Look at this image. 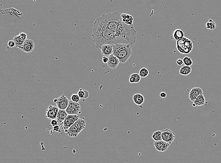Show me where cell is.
Listing matches in <instances>:
<instances>
[{
    "label": "cell",
    "instance_id": "cell-1",
    "mask_svg": "<svg viewBox=\"0 0 221 163\" xmlns=\"http://www.w3.org/2000/svg\"><path fill=\"white\" fill-rule=\"evenodd\" d=\"M95 21L114 32L121 37L126 44L133 45L136 41V31L134 26H129L123 21L121 14L115 12L105 14L97 18Z\"/></svg>",
    "mask_w": 221,
    "mask_h": 163
},
{
    "label": "cell",
    "instance_id": "cell-2",
    "mask_svg": "<svg viewBox=\"0 0 221 163\" xmlns=\"http://www.w3.org/2000/svg\"><path fill=\"white\" fill-rule=\"evenodd\" d=\"M92 36L93 42L95 43L97 49H100L102 45L104 44H126L125 42L115 34L114 32L100 24L96 21H95L94 24Z\"/></svg>",
    "mask_w": 221,
    "mask_h": 163
},
{
    "label": "cell",
    "instance_id": "cell-3",
    "mask_svg": "<svg viewBox=\"0 0 221 163\" xmlns=\"http://www.w3.org/2000/svg\"><path fill=\"white\" fill-rule=\"evenodd\" d=\"M133 45L117 44L113 45V54L119 60L120 63H125L133 54Z\"/></svg>",
    "mask_w": 221,
    "mask_h": 163
},
{
    "label": "cell",
    "instance_id": "cell-4",
    "mask_svg": "<svg viewBox=\"0 0 221 163\" xmlns=\"http://www.w3.org/2000/svg\"><path fill=\"white\" fill-rule=\"evenodd\" d=\"M177 48L181 53L187 54L192 50V42L189 39L184 37L182 39L177 41Z\"/></svg>",
    "mask_w": 221,
    "mask_h": 163
},
{
    "label": "cell",
    "instance_id": "cell-5",
    "mask_svg": "<svg viewBox=\"0 0 221 163\" xmlns=\"http://www.w3.org/2000/svg\"><path fill=\"white\" fill-rule=\"evenodd\" d=\"M66 111L68 115H76L81 114V112L80 104L78 102H74L71 100L69 101V104L66 109Z\"/></svg>",
    "mask_w": 221,
    "mask_h": 163
},
{
    "label": "cell",
    "instance_id": "cell-6",
    "mask_svg": "<svg viewBox=\"0 0 221 163\" xmlns=\"http://www.w3.org/2000/svg\"><path fill=\"white\" fill-rule=\"evenodd\" d=\"M79 119V116L78 115H68L64 122H63V129L66 133L68 129H69L72 125L75 124V123Z\"/></svg>",
    "mask_w": 221,
    "mask_h": 163
},
{
    "label": "cell",
    "instance_id": "cell-7",
    "mask_svg": "<svg viewBox=\"0 0 221 163\" xmlns=\"http://www.w3.org/2000/svg\"><path fill=\"white\" fill-rule=\"evenodd\" d=\"M162 139L164 141L171 145L175 139V133L169 129H165L162 131Z\"/></svg>",
    "mask_w": 221,
    "mask_h": 163
},
{
    "label": "cell",
    "instance_id": "cell-8",
    "mask_svg": "<svg viewBox=\"0 0 221 163\" xmlns=\"http://www.w3.org/2000/svg\"><path fill=\"white\" fill-rule=\"evenodd\" d=\"M35 47L34 41L32 40L27 39L19 49L25 53H31L34 52Z\"/></svg>",
    "mask_w": 221,
    "mask_h": 163
},
{
    "label": "cell",
    "instance_id": "cell-9",
    "mask_svg": "<svg viewBox=\"0 0 221 163\" xmlns=\"http://www.w3.org/2000/svg\"><path fill=\"white\" fill-rule=\"evenodd\" d=\"M58 110L59 109L57 107L50 105L46 110V117L49 119H56Z\"/></svg>",
    "mask_w": 221,
    "mask_h": 163
},
{
    "label": "cell",
    "instance_id": "cell-10",
    "mask_svg": "<svg viewBox=\"0 0 221 163\" xmlns=\"http://www.w3.org/2000/svg\"><path fill=\"white\" fill-rule=\"evenodd\" d=\"M69 100L68 99L65 95H62L57 99V107L59 109L66 110L68 107L69 104Z\"/></svg>",
    "mask_w": 221,
    "mask_h": 163
},
{
    "label": "cell",
    "instance_id": "cell-11",
    "mask_svg": "<svg viewBox=\"0 0 221 163\" xmlns=\"http://www.w3.org/2000/svg\"><path fill=\"white\" fill-rule=\"evenodd\" d=\"M154 145L157 151L159 152H165L168 150L170 144L162 140L160 141H155L154 142Z\"/></svg>",
    "mask_w": 221,
    "mask_h": 163
},
{
    "label": "cell",
    "instance_id": "cell-12",
    "mask_svg": "<svg viewBox=\"0 0 221 163\" xmlns=\"http://www.w3.org/2000/svg\"><path fill=\"white\" fill-rule=\"evenodd\" d=\"M202 94H203V92L202 89L199 87H195L190 90L189 93V98L191 101L193 102L198 96Z\"/></svg>",
    "mask_w": 221,
    "mask_h": 163
},
{
    "label": "cell",
    "instance_id": "cell-13",
    "mask_svg": "<svg viewBox=\"0 0 221 163\" xmlns=\"http://www.w3.org/2000/svg\"><path fill=\"white\" fill-rule=\"evenodd\" d=\"M102 54L109 57L113 53V45L111 44H104L102 45L100 48Z\"/></svg>",
    "mask_w": 221,
    "mask_h": 163
},
{
    "label": "cell",
    "instance_id": "cell-14",
    "mask_svg": "<svg viewBox=\"0 0 221 163\" xmlns=\"http://www.w3.org/2000/svg\"><path fill=\"white\" fill-rule=\"evenodd\" d=\"M120 63L119 60L114 55L112 54L109 57V61L107 64L109 68L114 70L117 68Z\"/></svg>",
    "mask_w": 221,
    "mask_h": 163
},
{
    "label": "cell",
    "instance_id": "cell-15",
    "mask_svg": "<svg viewBox=\"0 0 221 163\" xmlns=\"http://www.w3.org/2000/svg\"><path fill=\"white\" fill-rule=\"evenodd\" d=\"M68 114L66 113V110L59 109L58 115H57V119L58 123V125L60 127V125L63 127V122L68 117Z\"/></svg>",
    "mask_w": 221,
    "mask_h": 163
},
{
    "label": "cell",
    "instance_id": "cell-16",
    "mask_svg": "<svg viewBox=\"0 0 221 163\" xmlns=\"http://www.w3.org/2000/svg\"><path fill=\"white\" fill-rule=\"evenodd\" d=\"M66 134L69 137L76 138L79 135L80 132L75 125H72L66 131Z\"/></svg>",
    "mask_w": 221,
    "mask_h": 163
},
{
    "label": "cell",
    "instance_id": "cell-17",
    "mask_svg": "<svg viewBox=\"0 0 221 163\" xmlns=\"http://www.w3.org/2000/svg\"><path fill=\"white\" fill-rule=\"evenodd\" d=\"M122 21L125 24L129 26H133L134 19L132 15L128 14L123 13L121 14Z\"/></svg>",
    "mask_w": 221,
    "mask_h": 163
},
{
    "label": "cell",
    "instance_id": "cell-18",
    "mask_svg": "<svg viewBox=\"0 0 221 163\" xmlns=\"http://www.w3.org/2000/svg\"><path fill=\"white\" fill-rule=\"evenodd\" d=\"M184 34L183 31L181 29H177L174 31L171 38L172 39L175 40L177 42L183 39L184 37Z\"/></svg>",
    "mask_w": 221,
    "mask_h": 163
},
{
    "label": "cell",
    "instance_id": "cell-19",
    "mask_svg": "<svg viewBox=\"0 0 221 163\" xmlns=\"http://www.w3.org/2000/svg\"><path fill=\"white\" fill-rule=\"evenodd\" d=\"M133 99L134 103L138 106H141L144 103V97L141 94H134L133 96Z\"/></svg>",
    "mask_w": 221,
    "mask_h": 163
},
{
    "label": "cell",
    "instance_id": "cell-20",
    "mask_svg": "<svg viewBox=\"0 0 221 163\" xmlns=\"http://www.w3.org/2000/svg\"><path fill=\"white\" fill-rule=\"evenodd\" d=\"M206 103V99L203 94H201L198 96L196 99L193 101V106H201L205 104Z\"/></svg>",
    "mask_w": 221,
    "mask_h": 163
},
{
    "label": "cell",
    "instance_id": "cell-21",
    "mask_svg": "<svg viewBox=\"0 0 221 163\" xmlns=\"http://www.w3.org/2000/svg\"><path fill=\"white\" fill-rule=\"evenodd\" d=\"M74 125L76 126L78 130L81 132L86 128V122L84 119L79 118L78 121L75 123Z\"/></svg>",
    "mask_w": 221,
    "mask_h": 163
},
{
    "label": "cell",
    "instance_id": "cell-22",
    "mask_svg": "<svg viewBox=\"0 0 221 163\" xmlns=\"http://www.w3.org/2000/svg\"><path fill=\"white\" fill-rule=\"evenodd\" d=\"M192 68L191 67L187 66H183L179 70V74L183 76H188L191 73Z\"/></svg>",
    "mask_w": 221,
    "mask_h": 163
},
{
    "label": "cell",
    "instance_id": "cell-23",
    "mask_svg": "<svg viewBox=\"0 0 221 163\" xmlns=\"http://www.w3.org/2000/svg\"><path fill=\"white\" fill-rule=\"evenodd\" d=\"M141 78L139 74H133L129 78V82L131 83H137L140 82L141 80Z\"/></svg>",
    "mask_w": 221,
    "mask_h": 163
},
{
    "label": "cell",
    "instance_id": "cell-24",
    "mask_svg": "<svg viewBox=\"0 0 221 163\" xmlns=\"http://www.w3.org/2000/svg\"><path fill=\"white\" fill-rule=\"evenodd\" d=\"M13 40L15 42L16 47L19 48L22 46V44H24V42L25 41L23 40L22 38H21L19 35L15 36Z\"/></svg>",
    "mask_w": 221,
    "mask_h": 163
},
{
    "label": "cell",
    "instance_id": "cell-25",
    "mask_svg": "<svg viewBox=\"0 0 221 163\" xmlns=\"http://www.w3.org/2000/svg\"><path fill=\"white\" fill-rule=\"evenodd\" d=\"M78 95L80 99H86L88 98L89 96V93L87 90H83L82 89H80V90L78 91Z\"/></svg>",
    "mask_w": 221,
    "mask_h": 163
},
{
    "label": "cell",
    "instance_id": "cell-26",
    "mask_svg": "<svg viewBox=\"0 0 221 163\" xmlns=\"http://www.w3.org/2000/svg\"><path fill=\"white\" fill-rule=\"evenodd\" d=\"M162 131H157L154 133L152 135V138L155 141H160L162 140Z\"/></svg>",
    "mask_w": 221,
    "mask_h": 163
},
{
    "label": "cell",
    "instance_id": "cell-27",
    "mask_svg": "<svg viewBox=\"0 0 221 163\" xmlns=\"http://www.w3.org/2000/svg\"><path fill=\"white\" fill-rule=\"evenodd\" d=\"M206 28L210 30H214L216 27V24L214 21L210 19L209 21L206 24Z\"/></svg>",
    "mask_w": 221,
    "mask_h": 163
},
{
    "label": "cell",
    "instance_id": "cell-28",
    "mask_svg": "<svg viewBox=\"0 0 221 163\" xmlns=\"http://www.w3.org/2000/svg\"><path fill=\"white\" fill-rule=\"evenodd\" d=\"M139 74L141 78H146L149 75V71L147 68H143L139 71Z\"/></svg>",
    "mask_w": 221,
    "mask_h": 163
},
{
    "label": "cell",
    "instance_id": "cell-29",
    "mask_svg": "<svg viewBox=\"0 0 221 163\" xmlns=\"http://www.w3.org/2000/svg\"><path fill=\"white\" fill-rule=\"evenodd\" d=\"M183 60V63H184L185 65L190 66V67L192 65L193 61L191 60V58L186 56Z\"/></svg>",
    "mask_w": 221,
    "mask_h": 163
},
{
    "label": "cell",
    "instance_id": "cell-30",
    "mask_svg": "<svg viewBox=\"0 0 221 163\" xmlns=\"http://www.w3.org/2000/svg\"><path fill=\"white\" fill-rule=\"evenodd\" d=\"M80 98L78 94H73L71 97V100L74 102L78 103L80 101Z\"/></svg>",
    "mask_w": 221,
    "mask_h": 163
},
{
    "label": "cell",
    "instance_id": "cell-31",
    "mask_svg": "<svg viewBox=\"0 0 221 163\" xmlns=\"http://www.w3.org/2000/svg\"><path fill=\"white\" fill-rule=\"evenodd\" d=\"M8 46L9 48H13L16 47V44H15V42L13 40H10L8 42Z\"/></svg>",
    "mask_w": 221,
    "mask_h": 163
},
{
    "label": "cell",
    "instance_id": "cell-32",
    "mask_svg": "<svg viewBox=\"0 0 221 163\" xmlns=\"http://www.w3.org/2000/svg\"><path fill=\"white\" fill-rule=\"evenodd\" d=\"M52 131L53 132H59V133H61V131H60V127L59 125H57L55 127H52Z\"/></svg>",
    "mask_w": 221,
    "mask_h": 163
},
{
    "label": "cell",
    "instance_id": "cell-33",
    "mask_svg": "<svg viewBox=\"0 0 221 163\" xmlns=\"http://www.w3.org/2000/svg\"><path fill=\"white\" fill-rule=\"evenodd\" d=\"M50 125H52V127H55L56 125H58V121L56 119L52 120L51 122H50Z\"/></svg>",
    "mask_w": 221,
    "mask_h": 163
},
{
    "label": "cell",
    "instance_id": "cell-34",
    "mask_svg": "<svg viewBox=\"0 0 221 163\" xmlns=\"http://www.w3.org/2000/svg\"><path fill=\"white\" fill-rule=\"evenodd\" d=\"M19 35H20L21 38H22L23 40L26 41V40L27 39V34H26V33L21 32L19 34Z\"/></svg>",
    "mask_w": 221,
    "mask_h": 163
},
{
    "label": "cell",
    "instance_id": "cell-35",
    "mask_svg": "<svg viewBox=\"0 0 221 163\" xmlns=\"http://www.w3.org/2000/svg\"><path fill=\"white\" fill-rule=\"evenodd\" d=\"M177 63L178 65L180 66L183 65L184 64V63H183V60L181 59V58H179V59H178V60H177Z\"/></svg>",
    "mask_w": 221,
    "mask_h": 163
},
{
    "label": "cell",
    "instance_id": "cell-36",
    "mask_svg": "<svg viewBox=\"0 0 221 163\" xmlns=\"http://www.w3.org/2000/svg\"><path fill=\"white\" fill-rule=\"evenodd\" d=\"M102 61L104 63L107 64L108 61H109V57H107V56H103L102 57Z\"/></svg>",
    "mask_w": 221,
    "mask_h": 163
},
{
    "label": "cell",
    "instance_id": "cell-37",
    "mask_svg": "<svg viewBox=\"0 0 221 163\" xmlns=\"http://www.w3.org/2000/svg\"><path fill=\"white\" fill-rule=\"evenodd\" d=\"M160 96L162 99H165L167 97V94L165 92H162V93H160Z\"/></svg>",
    "mask_w": 221,
    "mask_h": 163
},
{
    "label": "cell",
    "instance_id": "cell-38",
    "mask_svg": "<svg viewBox=\"0 0 221 163\" xmlns=\"http://www.w3.org/2000/svg\"><path fill=\"white\" fill-rule=\"evenodd\" d=\"M57 99H54L53 100V101L55 102V103H56L57 102Z\"/></svg>",
    "mask_w": 221,
    "mask_h": 163
}]
</instances>
